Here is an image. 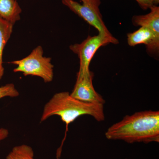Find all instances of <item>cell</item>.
<instances>
[{"instance_id":"cell-1","label":"cell","mask_w":159,"mask_h":159,"mask_svg":"<svg viewBox=\"0 0 159 159\" xmlns=\"http://www.w3.org/2000/svg\"><path fill=\"white\" fill-rule=\"evenodd\" d=\"M107 139L129 144L159 142V112L147 110L126 116L105 133Z\"/></svg>"},{"instance_id":"cell-2","label":"cell","mask_w":159,"mask_h":159,"mask_svg":"<svg viewBox=\"0 0 159 159\" xmlns=\"http://www.w3.org/2000/svg\"><path fill=\"white\" fill-rule=\"evenodd\" d=\"M84 115L90 116L98 122L103 121L105 120L104 105L83 102L72 97L68 92H59L54 94L45 105L41 122H44L52 116H57L66 125L64 138L57 151V159L61 156L69 125L78 117Z\"/></svg>"},{"instance_id":"cell-3","label":"cell","mask_w":159,"mask_h":159,"mask_svg":"<svg viewBox=\"0 0 159 159\" xmlns=\"http://www.w3.org/2000/svg\"><path fill=\"white\" fill-rule=\"evenodd\" d=\"M16 66L15 73H22L24 76L40 77L45 83L51 82L54 78V65L51 57L43 56V50L41 46L33 49L27 57L9 62Z\"/></svg>"},{"instance_id":"cell-4","label":"cell","mask_w":159,"mask_h":159,"mask_svg":"<svg viewBox=\"0 0 159 159\" xmlns=\"http://www.w3.org/2000/svg\"><path fill=\"white\" fill-rule=\"evenodd\" d=\"M119 41L113 36L99 34L94 36H89L80 43L70 46V49L78 55L80 67L77 76H81L90 72L89 66L92 58L98 49L110 43L116 44Z\"/></svg>"},{"instance_id":"cell-5","label":"cell","mask_w":159,"mask_h":159,"mask_svg":"<svg viewBox=\"0 0 159 159\" xmlns=\"http://www.w3.org/2000/svg\"><path fill=\"white\" fill-rule=\"evenodd\" d=\"M61 2L70 10L97 29L99 34L112 36L102 20L99 8L100 0H89L82 4L74 0H61Z\"/></svg>"},{"instance_id":"cell-6","label":"cell","mask_w":159,"mask_h":159,"mask_svg":"<svg viewBox=\"0 0 159 159\" xmlns=\"http://www.w3.org/2000/svg\"><path fill=\"white\" fill-rule=\"evenodd\" d=\"M93 77L94 74L91 71L81 76H77V81L70 95L83 102L104 105L105 100L94 89L93 83Z\"/></svg>"},{"instance_id":"cell-7","label":"cell","mask_w":159,"mask_h":159,"mask_svg":"<svg viewBox=\"0 0 159 159\" xmlns=\"http://www.w3.org/2000/svg\"><path fill=\"white\" fill-rule=\"evenodd\" d=\"M127 43L131 47L144 44L148 54L159 53V36L148 27L142 26L137 31L127 34Z\"/></svg>"},{"instance_id":"cell-8","label":"cell","mask_w":159,"mask_h":159,"mask_svg":"<svg viewBox=\"0 0 159 159\" xmlns=\"http://www.w3.org/2000/svg\"><path fill=\"white\" fill-rule=\"evenodd\" d=\"M147 14L134 16L132 22L135 26L148 27L159 36V7L153 6Z\"/></svg>"},{"instance_id":"cell-9","label":"cell","mask_w":159,"mask_h":159,"mask_svg":"<svg viewBox=\"0 0 159 159\" xmlns=\"http://www.w3.org/2000/svg\"><path fill=\"white\" fill-rule=\"evenodd\" d=\"M22 11L17 0H0V16L12 25L20 20Z\"/></svg>"},{"instance_id":"cell-10","label":"cell","mask_w":159,"mask_h":159,"mask_svg":"<svg viewBox=\"0 0 159 159\" xmlns=\"http://www.w3.org/2000/svg\"><path fill=\"white\" fill-rule=\"evenodd\" d=\"M13 26L11 23L0 16V80L2 78L5 71L3 66V51L11 37Z\"/></svg>"},{"instance_id":"cell-11","label":"cell","mask_w":159,"mask_h":159,"mask_svg":"<svg viewBox=\"0 0 159 159\" xmlns=\"http://www.w3.org/2000/svg\"><path fill=\"white\" fill-rule=\"evenodd\" d=\"M6 159H34V150L29 145H17L12 148Z\"/></svg>"},{"instance_id":"cell-12","label":"cell","mask_w":159,"mask_h":159,"mask_svg":"<svg viewBox=\"0 0 159 159\" xmlns=\"http://www.w3.org/2000/svg\"><path fill=\"white\" fill-rule=\"evenodd\" d=\"M19 95V92L13 84H8L0 87V99L6 97L14 98Z\"/></svg>"},{"instance_id":"cell-13","label":"cell","mask_w":159,"mask_h":159,"mask_svg":"<svg viewBox=\"0 0 159 159\" xmlns=\"http://www.w3.org/2000/svg\"><path fill=\"white\" fill-rule=\"evenodd\" d=\"M139 6L143 10L150 9L154 6H157L159 3V0H135Z\"/></svg>"},{"instance_id":"cell-14","label":"cell","mask_w":159,"mask_h":159,"mask_svg":"<svg viewBox=\"0 0 159 159\" xmlns=\"http://www.w3.org/2000/svg\"><path fill=\"white\" fill-rule=\"evenodd\" d=\"M9 135L8 129L4 128H0V142L6 139Z\"/></svg>"},{"instance_id":"cell-15","label":"cell","mask_w":159,"mask_h":159,"mask_svg":"<svg viewBox=\"0 0 159 159\" xmlns=\"http://www.w3.org/2000/svg\"><path fill=\"white\" fill-rule=\"evenodd\" d=\"M81 2H82V3L84 2H87V1H88L89 0H81Z\"/></svg>"}]
</instances>
